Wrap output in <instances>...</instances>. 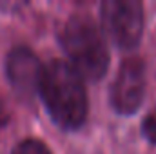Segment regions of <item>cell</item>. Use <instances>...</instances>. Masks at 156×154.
<instances>
[{"mask_svg": "<svg viewBox=\"0 0 156 154\" xmlns=\"http://www.w3.org/2000/svg\"><path fill=\"white\" fill-rule=\"evenodd\" d=\"M38 93L53 121L64 131L78 129L87 118V93L82 76L66 60L44 65Z\"/></svg>", "mask_w": 156, "mask_h": 154, "instance_id": "6da1fadb", "label": "cell"}, {"mask_svg": "<svg viewBox=\"0 0 156 154\" xmlns=\"http://www.w3.org/2000/svg\"><path fill=\"white\" fill-rule=\"evenodd\" d=\"M60 42L69 64L82 78L100 80L105 75L109 67V49L93 18L82 13L71 15L60 31Z\"/></svg>", "mask_w": 156, "mask_h": 154, "instance_id": "7a4b0ae2", "label": "cell"}, {"mask_svg": "<svg viewBox=\"0 0 156 154\" xmlns=\"http://www.w3.org/2000/svg\"><path fill=\"white\" fill-rule=\"evenodd\" d=\"M11 154H51V151L45 147L44 142L37 138H26L15 145Z\"/></svg>", "mask_w": 156, "mask_h": 154, "instance_id": "8992f818", "label": "cell"}, {"mask_svg": "<svg viewBox=\"0 0 156 154\" xmlns=\"http://www.w3.org/2000/svg\"><path fill=\"white\" fill-rule=\"evenodd\" d=\"M104 33L122 49L138 45L144 33V5L136 0H105L100 7Z\"/></svg>", "mask_w": 156, "mask_h": 154, "instance_id": "3957f363", "label": "cell"}, {"mask_svg": "<svg viewBox=\"0 0 156 154\" xmlns=\"http://www.w3.org/2000/svg\"><path fill=\"white\" fill-rule=\"evenodd\" d=\"M142 132H144V136H145V140L149 143L156 145V109L144 118V121H142Z\"/></svg>", "mask_w": 156, "mask_h": 154, "instance_id": "52a82bcc", "label": "cell"}, {"mask_svg": "<svg viewBox=\"0 0 156 154\" xmlns=\"http://www.w3.org/2000/svg\"><path fill=\"white\" fill-rule=\"evenodd\" d=\"M145 94V64L138 56H129L122 62L116 78L111 83L109 100L118 114H134Z\"/></svg>", "mask_w": 156, "mask_h": 154, "instance_id": "277c9868", "label": "cell"}, {"mask_svg": "<svg viewBox=\"0 0 156 154\" xmlns=\"http://www.w3.org/2000/svg\"><path fill=\"white\" fill-rule=\"evenodd\" d=\"M42 71L44 65H40L37 54L29 47H13L5 58V73L9 83L13 85L15 93L24 98H31L35 91H38Z\"/></svg>", "mask_w": 156, "mask_h": 154, "instance_id": "5b68a950", "label": "cell"}]
</instances>
